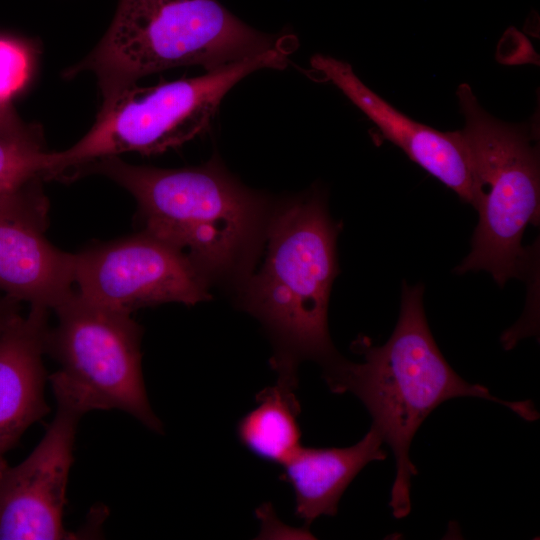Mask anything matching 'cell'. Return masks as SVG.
<instances>
[{
  "label": "cell",
  "mask_w": 540,
  "mask_h": 540,
  "mask_svg": "<svg viewBox=\"0 0 540 540\" xmlns=\"http://www.w3.org/2000/svg\"><path fill=\"white\" fill-rule=\"evenodd\" d=\"M422 285L402 287L396 327L381 346L359 338L355 345L363 361L342 357L324 369L334 393H352L372 417V428L395 456L396 476L389 506L395 518L411 510V477L417 469L409 450L415 433L441 403L456 397H477L506 406L521 418L534 421L539 413L530 400L505 401L478 384L462 379L448 364L429 329L423 306Z\"/></svg>",
  "instance_id": "6da1fadb"
},
{
  "label": "cell",
  "mask_w": 540,
  "mask_h": 540,
  "mask_svg": "<svg viewBox=\"0 0 540 540\" xmlns=\"http://www.w3.org/2000/svg\"><path fill=\"white\" fill-rule=\"evenodd\" d=\"M338 231L320 193L291 201L272 220L264 263L246 287L245 307L276 341L271 363L278 381L292 387L301 360L326 369L341 358L327 316Z\"/></svg>",
  "instance_id": "7a4b0ae2"
},
{
  "label": "cell",
  "mask_w": 540,
  "mask_h": 540,
  "mask_svg": "<svg viewBox=\"0 0 540 540\" xmlns=\"http://www.w3.org/2000/svg\"><path fill=\"white\" fill-rule=\"evenodd\" d=\"M103 175L130 192L143 229L183 251L209 278L244 263L259 226L263 200L213 157L198 167L163 169L102 158L69 180Z\"/></svg>",
  "instance_id": "3957f363"
},
{
  "label": "cell",
  "mask_w": 540,
  "mask_h": 540,
  "mask_svg": "<svg viewBox=\"0 0 540 540\" xmlns=\"http://www.w3.org/2000/svg\"><path fill=\"white\" fill-rule=\"evenodd\" d=\"M281 43L282 38L253 29L217 0H119L98 45L65 76L92 72L103 106L150 74L191 65L209 71Z\"/></svg>",
  "instance_id": "277c9868"
},
{
  "label": "cell",
  "mask_w": 540,
  "mask_h": 540,
  "mask_svg": "<svg viewBox=\"0 0 540 540\" xmlns=\"http://www.w3.org/2000/svg\"><path fill=\"white\" fill-rule=\"evenodd\" d=\"M456 95L469 153L471 204L479 221L459 274L485 270L499 286L526 276L530 256L522 245L529 224L539 222L540 162L535 125L502 122L479 104L470 86Z\"/></svg>",
  "instance_id": "5b68a950"
},
{
  "label": "cell",
  "mask_w": 540,
  "mask_h": 540,
  "mask_svg": "<svg viewBox=\"0 0 540 540\" xmlns=\"http://www.w3.org/2000/svg\"><path fill=\"white\" fill-rule=\"evenodd\" d=\"M288 52L279 44L205 74L132 87L100 107L91 129L68 149L48 152L46 180H67L80 167L126 152L152 155L182 145L205 131L239 81L264 69H283Z\"/></svg>",
  "instance_id": "8992f818"
},
{
  "label": "cell",
  "mask_w": 540,
  "mask_h": 540,
  "mask_svg": "<svg viewBox=\"0 0 540 540\" xmlns=\"http://www.w3.org/2000/svg\"><path fill=\"white\" fill-rule=\"evenodd\" d=\"M46 353L59 370L48 376L56 400L84 414L120 410L154 432L162 423L153 412L142 373V328L131 313L94 304L73 293L53 309Z\"/></svg>",
  "instance_id": "52a82bcc"
},
{
  "label": "cell",
  "mask_w": 540,
  "mask_h": 540,
  "mask_svg": "<svg viewBox=\"0 0 540 540\" xmlns=\"http://www.w3.org/2000/svg\"><path fill=\"white\" fill-rule=\"evenodd\" d=\"M75 291L111 309L167 302L193 305L209 298L208 278L180 249L142 229L74 253Z\"/></svg>",
  "instance_id": "ba28073f"
},
{
  "label": "cell",
  "mask_w": 540,
  "mask_h": 540,
  "mask_svg": "<svg viewBox=\"0 0 540 540\" xmlns=\"http://www.w3.org/2000/svg\"><path fill=\"white\" fill-rule=\"evenodd\" d=\"M45 435L20 464L0 476V539H70L63 525L78 423L83 412L56 401Z\"/></svg>",
  "instance_id": "9c48e42d"
},
{
  "label": "cell",
  "mask_w": 540,
  "mask_h": 540,
  "mask_svg": "<svg viewBox=\"0 0 540 540\" xmlns=\"http://www.w3.org/2000/svg\"><path fill=\"white\" fill-rule=\"evenodd\" d=\"M48 210L42 182L0 200V290L53 310L74 291L75 256L46 238Z\"/></svg>",
  "instance_id": "30bf717a"
},
{
  "label": "cell",
  "mask_w": 540,
  "mask_h": 540,
  "mask_svg": "<svg viewBox=\"0 0 540 540\" xmlns=\"http://www.w3.org/2000/svg\"><path fill=\"white\" fill-rule=\"evenodd\" d=\"M311 65L341 90L387 140L471 204L470 160L461 130L439 131L411 119L367 87L347 62L317 54Z\"/></svg>",
  "instance_id": "8fae6325"
},
{
  "label": "cell",
  "mask_w": 540,
  "mask_h": 540,
  "mask_svg": "<svg viewBox=\"0 0 540 540\" xmlns=\"http://www.w3.org/2000/svg\"><path fill=\"white\" fill-rule=\"evenodd\" d=\"M48 317L49 309L30 306L27 316L0 333V476L9 466L7 452L50 410L43 363Z\"/></svg>",
  "instance_id": "7c38bea8"
},
{
  "label": "cell",
  "mask_w": 540,
  "mask_h": 540,
  "mask_svg": "<svg viewBox=\"0 0 540 540\" xmlns=\"http://www.w3.org/2000/svg\"><path fill=\"white\" fill-rule=\"evenodd\" d=\"M381 436L371 427L356 444L344 448L300 446L282 465L281 478L294 494L295 515L306 525L334 516L343 493L370 462L384 460Z\"/></svg>",
  "instance_id": "4fadbf2b"
},
{
  "label": "cell",
  "mask_w": 540,
  "mask_h": 540,
  "mask_svg": "<svg viewBox=\"0 0 540 540\" xmlns=\"http://www.w3.org/2000/svg\"><path fill=\"white\" fill-rule=\"evenodd\" d=\"M293 388L276 383L257 395V406L237 424L241 444L254 456L282 465L301 446L300 405Z\"/></svg>",
  "instance_id": "5bb4252c"
},
{
  "label": "cell",
  "mask_w": 540,
  "mask_h": 540,
  "mask_svg": "<svg viewBox=\"0 0 540 540\" xmlns=\"http://www.w3.org/2000/svg\"><path fill=\"white\" fill-rule=\"evenodd\" d=\"M48 152L35 125L0 129V200L44 181Z\"/></svg>",
  "instance_id": "9a60e30c"
},
{
  "label": "cell",
  "mask_w": 540,
  "mask_h": 540,
  "mask_svg": "<svg viewBox=\"0 0 540 540\" xmlns=\"http://www.w3.org/2000/svg\"><path fill=\"white\" fill-rule=\"evenodd\" d=\"M34 62L35 49L30 44L0 35V129L21 121L13 112L11 100L28 83Z\"/></svg>",
  "instance_id": "2e32d148"
},
{
  "label": "cell",
  "mask_w": 540,
  "mask_h": 540,
  "mask_svg": "<svg viewBox=\"0 0 540 540\" xmlns=\"http://www.w3.org/2000/svg\"><path fill=\"white\" fill-rule=\"evenodd\" d=\"M19 303L7 295L0 296V333L21 316Z\"/></svg>",
  "instance_id": "e0dca14e"
}]
</instances>
